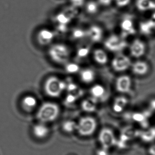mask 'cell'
<instances>
[{"label": "cell", "mask_w": 155, "mask_h": 155, "mask_svg": "<svg viewBox=\"0 0 155 155\" xmlns=\"http://www.w3.org/2000/svg\"><path fill=\"white\" fill-rule=\"evenodd\" d=\"M132 87V79L129 75H120L115 81V88L119 93H127L131 90Z\"/></svg>", "instance_id": "obj_9"}, {"label": "cell", "mask_w": 155, "mask_h": 155, "mask_svg": "<svg viewBox=\"0 0 155 155\" xmlns=\"http://www.w3.org/2000/svg\"><path fill=\"white\" fill-rule=\"evenodd\" d=\"M22 105L26 110H32L36 106V99L35 97L30 96H26L22 100Z\"/></svg>", "instance_id": "obj_20"}, {"label": "cell", "mask_w": 155, "mask_h": 155, "mask_svg": "<svg viewBox=\"0 0 155 155\" xmlns=\"http://www.w3.org/2000/svg\"><path fill=\"white\" fill-rule=\"evenodd\" d=\"M131 68L134 74L140 77L147 74L150 69L148 63L142 60L137 61L132 63Z\"/></svg>", "instance_id": "obj_13"}, {"label": "cell", "mask_w": 155, "mask_h": 155, "mask_svg": "<svg viewBox=\"0 0 155 155\" xmlns=\"http://www.w3.org/2000/svg\"><path fill=\"white\" fill-rule=\"evenodd\" d=\"M122 35L123 37L134 35L136 33V28L133 20L129 18H124L120 24Z\"/></svg>", "instance_id": "obj_12"}, {"label": "cell", "mask_w": 155, "mask_h": 155, "mask_svg": "<svg viewBox=\"0 0 155 155\" xmlns=\"http://www.w3.org/2000/svg\"><path fill=\"white\" fill-rule=\"evenodd\" d=\"M95 99L94 98H93L92 100H87V101H84L82 105L83 109L85 111H87V112L94 111L96 107L95 101H94Z\"/></svg>", "instance_id": "obj_24"}, {"label": "cell", "mask_w": 155, "mask_h": 155, "mask_svg": "<svg viewBox=\"0 0 155 155\" xmlns=\"http://www.w3.org/2000/svg\"><path fill=\"white\" fill-rule=\"evenodd\" d=\"M75 88V86L74 84H69L68 86V89L69 91H72L74 90Z\"/></svg>", "instance_id": "obj_33"}, {"label": "cell", "mask_w": 155, "mask_h": 155, "mask_svg": "<svg viewBox=\"0 0 155 155\" xmlns=\"http://www.w3.org/2000/svg\"><path fill=\"white\" fill-rule=\"evenodd\" d=\"M60 110L58 106L53 103H44L37 112V118L43 123L50 122L56 120Z\"/></svg>", "instance_id": "obj_2"}, {"label": "cell", "mask_w": 155, "mask_h": 155, "mask_svg": "<svg viewBox=\"0 0 155 155\" xmlns=\"http://www.w3.org/2000/svg\"><path fill=\"white\" fill-rule=\"evenodd\" d=\"M104 31L101 27L93 25L86 30V37L93 43H99L103 38Z\"/></svg>", "instance_id": "obj_11"}, {"label": "cell", "mask_w": 155, "mask_h": 155, "mask_svg": "<svg viewBox=\"0 0 155 155\" xmlns=\"http://www.w3.org/2000/svg\"><path fill=\"white\" fill-rule=\"evenodd\" d=\"M99 5L97 2L94 1H89L86 3L84 6L87 12L89 15H95L98 12Z\"/></svg>", "instance_id": "obj_19"}, {"label": "cell", "mask_w": 155, "mask_h": 155, "mask_svg": "<svg viewBox=\"0 0 155 155\" xmlns=\"http://www.w3.org/2000/svg\"><path fill=\"white\" fill-rule=\"evenodd\" d=\"M132 62L129 56L119 53L116 54L111 61V67L116 72H123L131 67Z\"/></svg>", "instance_id": "obj_6"}, {"label": "cell", "mask_w": 155, "mask_h": 155, "mask_svg": "<svg viewBox=\"0 0 155 155\" xmlns=\"http://www.w3.org/2000/svg\"><path fill=\"white\" fill-rule=\"evenodd\" d=\"M33 133L37 138H44L48 136L49 129L43 123H40L35 125L33 128Z\"/></svg>", "instance_id": "obj_16"}, {"label": "cell", "mask_w": 155, "mask_h": 155, "mask_svg": "<svg viewBox=\"0 0 155 155\" xmlns=\"http://www.w3.org/2000/svg\"><path fill=\"white\" fill-rule=\"evenodd\" d=\"M65 69L67 72L69 73H75L80 71V67L76 63H67L65 64Z\"/></svg>", "instance_id": "obj_23"}, {"label": "cell", "mask_w": 155, "mask_h": 155, "mask_svg": "<svg viewBox=\"0 0 155 155\" xmlns=\"http://www.w3.org/2000/svg\"><path fill=\"white\" fill-rule=\"evenodd\" d=\"M67 84L58 78L52 76L46 81L44 88L46 94L52 97H58L67 88Z\"/></svg>", "instance_id": "obj_3"}, {"label": "cell", "mask_w": 155, "mask_h": 155, "mask_svg": "<svg viewBox=\"0 0 155 155\" xmlns=\"http://www.w3.org/2000/svg\"><path fill=\"white\" fill-rule=\"evenodd\" d=\"M127 103V99L125 97H118L115 100V102L114 105V111L120 112L123 110L126 104Z\"/></svg>", "instance_id": "obj_21"}, {"label": "cell", "mask_w": 155, "mask_h": 155, "mask_svg": "<svg viewBox=\"0 0 155 155\" xmlns=\"http://www.w3.org/2000/svg\"><path fill=\"white\" fill-rule=\"evenodd\" d=\"M79 72L81 80L85 84H91L95 80L96 74L93 69L85 68L80 70Z\"/></svg>", "instance_id": "obj_15"}, {"label": "cell", "mask_w": 155, "mask_h": 155, "mask_svg": "<svg viewBox=\"0 0 155 155\" xmlns=\"http://www.w3.org/2000/svg\"><path fill=\"white\" fill-rule=\"evenodd\" d=\"M97 155H108V149L103 147V148L97 151Z\"/></svg>", "instance_id": "obj_30"}, {"label": "cell", "mask_w": 155, "mask_h": 155, "mask_svg": "<svg viewBox=\"0 0 155 155\" xmlns=\"http://www.w3.org/2000/svg\"><path fill=\"white\" fill-rule=\"evenodd\" d=\"M149 153L150 155H155V144L153 145L149 149Z\"/></svg>", "instance_id": "obj_32"}, {"label": "cell", "mask_w": 155, "mask_h": 155, "mask_svg": "<svg viewBox=\"0 0 155 155\" xmlns=\"http://www.w3.org/2000/svg\"><path fill=\"white\" fill-rule=\"evenodd\" d=\"M137 9L141 11H146L155 9V2L152 0H137Z\"/></svg>", "instance_id": "obj_17"}, {"label": "cell", "mask_w": 155, "mask_h": 155, "mask_svg": "<svg viewBox=\"0 0 155 155\" xmlns=\"http://www.w3.org/2000/svg\"><path fill=\"white\" fill-rule=\"evenodd\" d=\"M113 0H97V2L99 5L104 7H107L111 5Z\"/></svg>", "instance_id": "obj_29"}, {"label": "cell", "mask_w": 155, "mask_h": 155, "mask_svg": "<svg viewBox=\"0 0 155 155\" xmlns=\"http://www.w3.org/2000/svg\"><path fill=\"white\" fill-rule=\"evenodd\" d=\"M73 37L76 39H81L86 37V30L81 28H77L74 30L73 33Z\"/></svg>", "instance_id": "obj_26"}, {"label": "cell", "mask_w": 155, "mask_h": 155, "mask_svg": "<svg viewBox=\"0 0 155 155\" xmlns=\"http://www.w3.org/2000/svg\"><path fill=\"white\" fill-rule=\"evenodd\" d=\"M48 53L51 60L58 64H65L71 58V50L64 44L52 45L50 46Z\"/></svg>", "instance_id": "obj_1"}, {"label": "cell", "mask_w": 155, "mask_h": 155, "mask_svg": "<svg viewBox=\"0 0 155 155\" xmlns=\"http://www.w3.org/2000/svg\"><path fill=\"white\" fill-rule=\"evenodd\" d=\"M93 59L95 62L100 65H106L109 61L108 54L102 48H97L93 52Z\"/></svg>", "instance_id": "obj_14"}, {"label": "cell", "mask_w": 155, "mask_h": 155, "mask_svg": "<svg viewBox=\"0 0 155 155\" xmlns=\"http://www.w3.org/2000/svg\"><path fill=\"white\" fill-rule=\"evenodd\" d=\"M131 0H115L116 6L120 8H123L128 6Z\"/></svg>", "instance_id": "obj_27"}, {"label": "cell", "mask_w": 155, "mask_h": 155, "mask_svg": "<svg viewBox=\"0 0 155 155\" xmlns=\"http://www.w3.org/2000/svg\"><path fill=\"white\" fill-rule=\"evenodd\" d=\"M63 129L66 132L71 133L77 130V123L72 121H67L62 125Z\"/></svg>", "instance_id": "obj_22"}, {"label": "cell", "mask_w": 155, "mask_h": 155, "mask_svg": "<svg viewBox=\"0 0 155 155\" xmlns=\"http://www.w3.org/2000/svg\"><path fill=\"white\" fill-rule=\"evenodd\" d=\"M151 106L153 109H155V100H153L151 103Z\"/></svg>", "instance_id": "obj_34"}, {"label": "cell", "mask_w": 155, "mask_h": 155, "mask_svg": "<svg viewBox=\"0 0 155 155\" xmlns=\"http://www.w3.org/2000/svg\"><path fill=\"white\" fill-rule=\"evenodd\" d=\"M99 140L103 147L107 149L114 146L116 142L113 132L107 128L101 130L99 133Z\"/></svg>", "instance_id": "obj_8"}, {"label": "cell", "mask_w": 155, "mask_h": 155, "mask_svg": "<svg viewBox=\"0 0 155 155\" xmlns=\"http://www.w3.org/2000/svg\"><path fill=\"white\" fill-rule=\"evenodd\" d=\"M91 48L88 46H82L78 50L77 55L80 58H85L88 55Z\"/></svg>", "instance_id": "obj_25"}, {"label": "cell", "mask_w": 155, "mask_h": 155, "mask_svg": "<svg viewBox=\"0 0 155 155\" xmlns=\"http://www.w3.org/2000/svg\"><path fill=\"white\" fill-rule=\"evenodd\" d=\"M72 7L79 8L80 7H82L85 5V0H70Z\"/></svg>", "instance_id": "obj_28"}, {"label": "cell", "mask_w": 155, "mask_h": 155, "mask_svg": "<svg viewBox=\"0 0 155 155\" xmlns=\"http://www.w3.org/2000/svg\"><path fill=\"white\" fill-rule=\"evenodd\" d=\"M97 122L93 117L86 116L80 119L77 124V131L82 136H91L97 128Z\"/></svg>", "instance_id": "obj_5"}, {"label": "cell", "mask_w": 155, "mask_h": 155, "mask_svg": "<svg viewBox=\"0 0 155 155\" xmlns=\"http://www.w3.org/2000/svg\"><path fill=\"white\" fill-rule=\"evenodd\" d=\"M91 93L93 98L98 99L103 96L105 93V89L101 84H95L91 87Z\"/></svg>", "instance_id": "obj_18"}, {"label": "cell", "mask_w": 155, "mask_h": 155, "mask_svg": "<svg viewBox=\"0 0 155 155\" xmlns=\"http://www.w3.org/2000/svg\"><path fill=\"white\" fill-rule=\"evenodd\" d=\"M75 97L72 95H69L68 97H67V101L68 103H72L75 100Z\"/></svg>", "instance_id": "obj_31"}, {"label": "cell", "mask_w": 155, "mask_h": 155, "mask_svg": "<svg viewBox=\"0 0 155 155\" xmlns=\"http://www.w3.org/2000/svg\"><path fill=\"white\" fill-rule=\"evenodd\" d=\"M104 46L110 52L119 53L127 47V44L122 36L112 34L106 39Z\"/></svg>", "instance_id": "obj_4"}, {"label": "cell", "mask_w": 155, "mask_h": 155, "mask_svg": "<svg viewBox=\"0 0 155 155\" xmlns=\"http://www.w3.org/2000/svg\"><path fill=\"white\" fill-rule=\"evenodd\" d=\"M129 52L134 58H141L146 53V45L141 39H134L129 45Z\"/></svg>", "instance_id": "obj_7"}, {"label": "cell", "mask_w": 155, "mask_h": 155, "mask_svg": "<svg viewBox=\"0 0 155 155\" xmlns=\"http://www.w3.org/2000/svg\"><path fill=\"white\" fill-rule=\"evenodd\" d=\"M54 37V32L48 28H43L39 30L37 35V40L38 43L43 46L50 45L53 41Z\"/></svg>", "instance_id": "obj_10"}]
</instances>
